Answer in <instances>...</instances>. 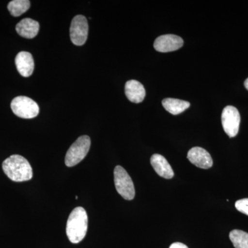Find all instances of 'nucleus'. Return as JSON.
Listing matches in <instances>:
<instances>
[{"mask_svg": "<svg viewBox=\"0 0 248 248\" xmlns=\"http://www.w3.org/2000/svg\"><path fill=\"white\" fill-rule=\"evenodd\" d=\"M2 169L6 176L16 182H27L33 176L31 164L20 155H14L7 158L3 162Z\"/></svg>", "mask_w": 248, "mask_h": 248, "instance_id": "nucleus-1", "label": "nucleus"}, {"mask_svg": "<svg viewBox=\"0 0 248 248\" xmlns=\"http://www.w3.org/2000/svg\"><path fill=\"white\" fill-rule=\"evenodd\" d=\"M88 215L82 207L76 208L70 214L66 224V234L73 244H78L84 239L88 231Z\"/></svg>", "mask_w": 248, "mask_h": 248, "instance_id": "nucleus-2", "label": "nucleus"}, {"mask_svg": "<svg viewBox=\"0 0 248 248\" xmlns=\"http://www.w3.org/2000/svg\"><path fill=\"white\" fill-rule=\"evenodd\" d=\"M91 141L89 136L79 137L67 151L65 164L68 167H73L81 162L86 157L91 148Z\"/></svg>", "mask_w": 248, "mask_h": 248, "instance_id": "nucleus-3", "label": "nucleus"}, {"mask_svg": "<svg viewBox=\"0 0 248 248\" xmlns=\"http://www.w3.org/2000/svg\"><path fill=\"white\" fill-rule=\"evenodd\" d=\"M114 181L116 190L125 200H133L135 196L133 180L123 167L116 166L114 170Z\"/></svg>", "mask_w": 248, "mask_h": 248, "instance_id": "nucleus-4", "label": "nucleus"}, {"mask_svg": "<svg viewBox=\"0 0 248 248\" xmlns=\"http://www.w3.org/2000/svg\"><path fill=\"white\" fill-rule=\"evenodd\" d=\"M11 109L16 116L23 119L35 118L40 112L38 104L31 98L18 96L11 104Z\"/></svg>", "mask_w": 248, "mask_h": 248, "instance_id": "nucleus-5", "label": "nucleus"}, {"mask_svg": "<svg viewBox=\"0 0 248 248\" xmlns=\"http://www.w3.org/2000/svg\"><path fill=\"white\" fill-rule=\"evenodd\" d=\"M221 122L225 133L230 138H234L239 133L241 122V116L239 110L232 106L224 108L222 112Z\"/></svg>", "mask_w": 248, "mask_h": 248, "instance_id": "nucleus-6", "label": "nucleus"}, {"mask_svg": "<svg viewBox=\"0 0 248 248\" xmlns=\"http://www.w3.org/2000/svg\"><path fill=\"white\" fill-rule=\"evenodd\" d=\"M89 35V24L86 17L78 15L72 20L70 28V37L72 42L76 46H82L86 43Z\"/></svg>", "mask_w": 248, "mask_h": 248, "instance_id": "nucleus-7", "label": "nucleus"}, {"mask_svg": "<svg viewBox=\"0 0 248 248\" xmlns=\"http://www.w3.org/2000/svg\"><path fill=\"white\" fill-rule=\"evenodd\" d=\"M184 40L179 36L175 35H164L159 36L155 40L154 48L160 53H169L175 51L182 48Z\"/></svg>", "mask_w": 248, "mask_h": 248, "instance_id": "nucleus-8", "label": "nucleus"}, {"mask_svg": "<svg viewBox=\"0 0 248 248\" xmlns=\"http://www.w3.org/2000/svg\"><path fill=\"white\" fill-rule=\"evenodd\" d=\"M187 159L197 167L208 169L213 166V161L210 153L201 147H194L187 153Z\"/></svg>", "mask_w": 248, "mask_h": 248, "instance_id": "nucleus-9", "label": "nucleus"}, {"mask_svg": "<svg viewBox=\"0 0 248 248\" xmlns=\"http://www.w3.org/2000/svg\"><path fill=\"white\" fill-rule=\"evenodd\" d=\"M16 65L19 74L24 78L30 77L35 68L32 55L26 51L19 52L17 54L16 58Z\"/></svg>", "mask_w": 248, "mask_h": 248, "instance_id": "nucleus-10", "label": "nucleus"}, {"mask_svg": "<svg viewBox=\"0 0 248 248\" xmlns=\"http://www.w3.org/2000/svg\"><path fill=\"white\" fill-rule=\"evenodd\" d=\"M151 163L155 172L160 177L166 179H170L174 177V172L169 161L164 156L159 154H155L151 156Z\"/></svg>", "mask_w": 248, "mask_h": 248, "instance_id": "nucleus-11", "label": "nucleus"}, {"mask_svg": "<svg viewBox=\"0 0 248 248\" xmlns=\"http://www.w3.org/2000/svg\"><path fill=\"white\" fill-rule=\"evenodd\" d=\"M125 93L130 102L139 104L144 99L146 90L140 81L133 79L127 81L125 84Z\"/></svg>", "mask_w": 248, "mask_h": 248, "instance_id": "nucleus-12", "label": "nucleus"}, {"mask_svg": "<svg viewBox=\"0 0 248 248\" xmlns=\"http://www.w3.org/2000/svg\"><path fill=\"white\" fill-rule=\"evenodd\" d=\"M16 29L17 33L22 37L32 39L38 34L40 24L31 18H25L18 23Z\"/></svg>", "mask_w": 248, "mask_h": 248, "instance_id": "nucleus-13", "label": "nucleus"}, {"mask_svg": "<svg viewBox=\"0 0 248 248\" xmlns=\"http://www.w3.org/2000/svg\"><path fill=\"white\" fill-rule=\"evenodd\" d=\"M162 105L170 113L177 115L187 110L190 107V104L188 102L180 99L166 98L163 100Z\"/></svg>", "mask_w": 248, "mask_h": 248, "instance_id": "nucleus-14", "label": "nucleus"}, {"mask_svg": "<svg viewBox=\"0 0 248 248\" xmlns=\"http://www.w3.org/2000/svg\"><path fill=\"white\" fill-rule=\"evenodd\" d=\"M31 6V1L29 0H14L8 4L9 12L14 17H19L27 12Z\"/></svg>", "mask_w": 248, "mask_h": 248, "instance_id": "nucleus-15", "label": "nucleus"}, {"mask_svg": "<svg viewBox=\"0 0 248 248\" xmlns=\"http://www.w3.org/2000/svg\"><path fill=\"white\" fill-rule=\"evenodd\" d=\"M230 239L235 248H248V233L234 230L230 233Z\"/></svg>", "mask_w": 248, "mask_h": 248, "instance_id": "nucleus-16", "label": "nucleus"}, {"mask_svg": "<svg viewBox=\"0 0 248 248\" xmlns=\"http://www.w3.org/2000/svg\"><path fill=\"white\" fill-rule=\"evenodd\" d=\"M236 210L248 216V198L237 201L235 203Z\"/></svg>", "mask_w": 248, "mask_h": 248, "instance_id": "nucleus-17", "label": "nucleus"}, {"mask_svg": "<svg viewBox=\"0 0 248 248\" xmlns=\"http://www.w3.org/2000/svg\"><path fill=\"white\" fill-rule=\"evenodd\" d=\"M169 248H188L187 246L185 244H182V243L176 242L174 243L170 246Z\"/></svg>", "mask_w": 248, "mask_h": 248, "instance_id": "nucleus-18", "label": "nucleus"}, {"mask_svg": "<svg viewBox=\"0 0 248 248\" xmlns=\"http://www.w3.org/2000/svg\"><path fill=\"white\" fill-rule=\"evenodd\" d=\"M244 86L245 87H246V89H247L248 91V78L246 80V81H245Z\"/></svg>", "mask_w": 248, "mask_h": 248, "instance_id": "nucleus-19", "label": "nucleus"}, {"mask_svg": "<svg viewBox=\"0 0 248 248\" xmlns=\"http://www.w3.org/2000/svg\"><path fill=\"white\" fill-rule=\"evenodd\" d=\"M76 200H78V196H76Z\"/></svg>", "mask_w": 248, "mask_h": 248, "instance_id": "nucleus-20", "label": "nucleus"}]
</instances>
